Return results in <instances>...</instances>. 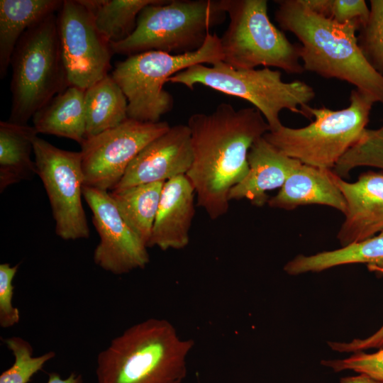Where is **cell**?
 Masks as SVG:
<instances>
[{"instance_id": "cell-33", "label": "cell", "mask_w": 383, "mask_h": 383, "mask_svg": "<svg viewBox=\"0 0 383 383\" xmlns=\"http://www.w3.org/2000/svg\"><path fill=\"white\" fill-rule=\"evenodd\" d=\"M46 383H83V378L82 374L72 372L66 379H62L59 374L52 372Z\"/></svg>"}, {"instance_id": "cell-15", "label": "cell", "mask_w": 383, "mask_h": 383, "mask_svg": "<svg viewBox=\"0 0 383 383\" xmlns=\"http://www.w3.org/2000/svg\"><path fill=\"white\" fill-rule=\"evenodd\" d=\"M335 181L347 205L337 234L341 247L383 231V172H363L351 183L336 174Z\"/></svg>"}, {"instance_id": "cell-7", "label": "cell", "mask_w": 383, "mask_h": 383, "mask_svg": "<svg viewBox=\"0 0 383 383\" xmlns=\"http://www.w3.org/2000/svg\"><path fill=\"white\" fill-rule=\"evenodd\" d=\"M11 65L12 105L9 121L27 124L38 111L68 87L55 13L22 35L13 52Z\"/></svg>"}, {"instance_id": "cell-27", "label": "cell", "mask_w": 383, "mask_h": 383, "mask_svg": "<svg viewBox=\"0 0 383 383\" xmlns=\"http://www.w3.org/2000/svg\"><path fill=\"white\" fill-rule=\"evenodd\" d=\"M11 351L14 362L0 375V383H28L32 377L43 370L45 364L55 356L54 351L33 356V349L28 341L18 336L3 339Z\"/></svg>"}, {"instance_id": "cell-4", "label": "cell", "mask_w": 383, "mask_h": 383, "mask_svg": "<svg viewBox=\"0 0 383 383\" xmlns=\"http://www.w3.org/2000/svg\"><path fill=\"white\" fill-rule=\"evenodd\" d=\"M374 101L353 89L346 108L332 110L306 106L304 116H313L308 126L294 128L284 125L263 138L287 156L308 165L333 170L360 139L369 122Z\"/></svg>"}, {"instance_id": "cell-21", "label": "cell", "mask_w": 383, "mask_h": 383, "mask_svg": "<svg viewBox=\"0 0 383 383\" xmlns=\"http://www.w3.org/2000/svg\"><path fill=\"white\" fill-rule=\"evenodd\" d=\"M38 132L33 126L11 121L0 122V191L36 174L31 160Z\"/></svg>"}, {"instance_id": "cell-13", "label": "cell", "mask_w": 383, "mask_h": 383, "mask_svg": "<svg viewBox=\"0 0 383 383\" xmlns=\"http://www.w3.org/2000/svg\"><path fill=\"white\" fill-rule=\"evenodd\" d=\"M82 195L99 236L95 264L117 275L144 268L150 261L148 248L126 223L109 192L84 185Z\"/></svg>"}, {"instance_id": "cell-5", "label": "cell", "mask_w": 383, "mask_h": 383, "mask_svg": "<svg viewBox=\"0 0 383 383\" xmlns=\"http://www.w3.org/2000/svg\"><path fill=\"white\" fill-rule=\"evenodd\" d=\"M211 65H194L170 77L167 82L183 84L189 89L202 84L246 100L262 113L270 131L283 126L279 118L282 111L304 116V108L316 96L313 87L305 82L283 81L279 70L236 69L223 61Z\"/></svg>"}, {"instance_id": "cell-22", "label": "cell", "mask_w": 383, "mask_h": 383, "mask_svg": "<svg viewBox=\"0 0 383 383\" xmlns=\"http://www.w3.org/2000/svg\"><path fill=\"white\" fill-rule=\"evenodd\" d=\"M356 263L383 268V231L337 250L311 255H298L285 264L284 270L289 275H299Z\"/></svg>"}, {"instance_id": "cell-8", "label": "cell", "mask_w": 383, "mask_h": 383, "mask_svg": "<svg viewBox=\"0 0 383 383\" xmlns=\"http://www.w3.org/2000/svg\"><path fill=\"white\" fill-rule=\"evenodd\" d=\"M223 61L219 37L209 33L199 50L174 55L151 50L128 56L116 63L111 77L128 101V117L143 122H158L174 106L172 96L164 89L170 77L196 64Z\"/></svg>"}, {"instance_id": "cell-19", "label": "cell", "mask_w": 383, "mask_h": 383, "mask_svg": "<svg viewBox=\"0 0 383 383\" xmlns=\"http://www.w3.org/2000/svg\"><path fill=\"white\" fill-rule=\"evenodd\" d=\"M84 92L70 86L38 111L33 116L38 133L67 138L81 145L86 139Z\"/></svg>"}, {"instance_id": "cell-20", "label": "cell", "mask_w": 383, "mask_h": 383, "mask_svg": "<svg viewBox=\"0 0 383 383\" xmlns=\"http://www.w3.org/2000/svg\"><path fill=\"white\" fill-rule=\"evenodd\" d=\"M60 0L0 1V77L4 78L22 35L48 16L58 11Z\"/></svg>"}, {"instance_id": "cell-17", "label": "cell", "mask_w": 383, "mask_h": 383, "mask_svg": "<svg viewBox=\"0 0 383 383\" xmlns=\"http://www.w3.org/2000/svg\"><path fill=\"white\" fill-rule=\"evenodd\" d=\"M245 177L230 191L231 200L248 199L256 206H262L270 198L267 192L281 188L290 174L301 164L278 150L263 137L251 146Z\"/></svg>"}, {"instance_id": "cell-30", "label": "cell", "mask_w": 383, "mask_h": 383, "mask_svg": "<svg viewBox=\"0 0 383 383\" xmlns=\"http://www.w3.org/2000/svg\"><path fill=\"white\" fill-rule=\"evenodd\" d=\"M321 364L335 372L350 370L383 382V348L372 353L357 351L347 358L323 360Z\"/></svg>"}, {"instance_id": "cell-9", "label": "cell", "mask_w": 383, "mask_h": 383, "mask_svg": "<svg viewBox=\"0 0 383 383\" xmlns=\"http://www.w3.org/2000/svg\"><path fill=\"white\" fill-rule=\"evenodd\" d=\"M229 23L220 39L223 62L236 68L277 67L301 74V45L292 43L268 16L266 0H222Z\"/></svg>"}, {"instance_id": "cell-34", "label": "cell", "mask_w": 383, "mask_h": 383, "mask_svg": "<svg viewBox=\"0 0 383 383\" xmlns=\"http://www.w3.org/2000/svg\"><path fill=\"white\" fill-rule=\"evenodd\" d=\"M340 383H383V382L376 379L367 374L359 373L358 375L343 377L340 379Z\"/></svg>"}, {"instance_id": "cell-14", "label": "cell", "mask_w": 383, "mask_h": 383, "mask_svg": "<svg viewBox=\"0 0 383 383\" xmlns=\"http://www.w3.org/2000/svg\"><path fill=\"white\" fill-rule=\"evenodd\" d=\"M192 161L191 133L188 126H171L138 154L113 190L152 182H165L176 177L186 175Z\"/></svg>"}, {"instance_id": "cell-23", "label": "cell", "mask_w": 383, "mask_h": 383, "mask_svg": "<svg viewBox=\"0 0 383 383\" xmlns=\"http://www.w3.org/2000/svg\"><path fill=\"white\" fill-rule=\"evenodd\" d=\"M86 138L113 128L128 118V101L111 75L85 89Z\"/></svg>"}, {"instance_id": "cell-25", "label": "cell", "mask_w": 383, "mask_h": 383, "mask_svg": "<svg viewBox=\"0 0 383 383\" xmlns=\"http://www.w3.org/2000/svg\"><path fill=\"white\" fill-rule=\"evenodd\" d=\"M91 13L95 26L110 44L128 38L140 11L162 0H79Z\"/></svg>"}, {"instance_id": "cell-3", "label": "cell", "mask_w": 383, "mask_h": 383, "mask_svg": "<svg viewBox=\"0 0 383 383\" xmlns=\"http://www.w3.org/2000/svg\"><path fill=\"white\" fill-rule=\"evenodd\" d=\"M194 347L167 320L148 318L113 338L96 359L98 383H181Z\"/></svg>"}, {"instance_id": "cell-29", "label": "cell", "mask_w": 383, "mask_h": 383, "mask_svg": "<svg viewBox=\"0 0 383 383\" xmlns=\"http://www.w3.org/2000/svg\"><path fill=\"white\" fill-rule=\"evenodd\" d=\"M314 13L338 23L357 22L364 26L370 16L365 0H302ZM360 27V28H361Z\"/></svg>"}, {"instance_id": "cell-1", "label": "cell", "mask_w": 383, "mask_h": 383, "mask_svg": "<svg viewBox=\"0 0 383 383\" xmlns=\"http://www.w3.org/2000/svg\"><path fill=\"white\" fill-rule=\"evenodd\" d=\"M187 126L193 161L186 175L197 205L216 220L227 213L231 189L249 171L250 149L270 126L255 107L236 110L227 103L218 104L211 113L192 114Z\"/></svg>"}, {"instance_id": "cell-2", "label": "cell", "mask_w": 383, "mask_h": 383, "mask_svg": "<svg viewBox=\"0 0 383 383\" xmlns=\"http://www.w3.org/2000/svg\"><path fill=\"white\" fill-rule=\"evenodd\" d=\"M274 18L301 45L304 71L353 85L374 103L383 104V77L367 62L356 35L357 22L338 23L311 11L302 0H277Z\"/></svg>"}, {"instance_id": "cell-24", "label": "cell", "mask_w": 383, "mask_h": 383, "mask_svg": "<svg viewBox=\"0 0 383 383\" xmlns=\"http://www.w3.org/2000/svg\"><path fill=\"white\" fill-rule=\"evenodd\" d=\"M165 183L152 182L109 192L126 223L147 248Z\"/></svg>"}, {"instance_id": "cell-6", "label": "cell", "mask_w": 383, "mask_h": 383, "mask_svg": "<svg viewBox=\"0 0 383 383\" xmlns=\"http://www.w3.org/2000/svg\"><path fill=\"white\" fill-rule=\"evenodd\" d=\"M227 16L222 0H162L145 6L134 31L110 46L113 53L128 56L151 50L194 52L204 45L209 30Z\"/></svg>"}, {"instance_id": "cell-26", "label": "cell", "mask_w": 383, "mask_h": 383, "mask_svg": "<svg viewBox=\"0 0 383 383\" xmlns=\"http://www.w3.org/2000/svg\"><path fill=\"white\" fill-rule=\"evenodd\" d=\"M358 167L383 170V125L376 129L366 128L360 139L340 159L333 172L340 177H348Z\"/></svg>"}, {"instance_id": "cell-18", "label": "cell", "mask_w": 383, "mask_h": 383, "mask_svg": "<svg viewBox=\"0 0 383 383\" xmlns=\"http://www.w3.org/2000/svg\"><path fill=\"white\" fill-rule=\"evenodd\" d=\"M332 170L301 163L267 204L271 208L284 210L309 204L325 205L345 214L347 205Z\"/></svg>"}, {"instance_id": "cell-28", "label": "cell", "mask_w": 383, "mask_h": 383, "mask_svg": "<svg viewBox=\"0 0 383 383\" xmlns=\"http://www.w3.org/2000/svg\"><path fill=\"white\" fill-rule=\"evenodd\" d=\"M359 48L370 65L383 77V0L370 1V16L359 29Z\"/></svg>"}, {"instance_id": "cell-32", "label": "cell", "mask_w": 383, "mask_h": 383, "mask_svg": "<svg viewBox=\"0 0 383 383\" xmlns=\"http://www.w3.org/2000/svg\"><path fill=\"white\" fill-rule=\"evenodd\" d=\"M369 270L378 272L383 274V268L374 266L367 267ZM329 347L340 353H355L365 351L368 349L383 348V325L373 334L363 339H354L350 342H333L328 343Z\"/></svg>"}, {"instance_id": "cell-31", "label": "cell", "mask_w": 383, "mask_h": 383, "mask_svg": "<svg viewBox=\"0 0 383 383\" xmlns=\"http://www.w3.org/2000/svg\"><path fill=\"white\" fill-rule=\"evenodd\" d=\"M18 268V265H0V326L3 328L12 327L20 320V312L12 304L14 289L12 282Z\"/></svg>"}, {"instance_id": "cell-12", "label": "cell", "mask_w": 383, "mask_h": 383, "mask_svg": "<svg viewBox=\"0 0 383 383\" xmlns=\"http://www.w3.org/2000/svg\"><path fill=\"white\" fill-rule=\"evenodd\" d=\"M62 60L68 87L87 89L108 74L112 50L79 0H65L57 14Z\"/></svg>"}, {"instance_id": "cell-11", "label": "cell", "mask_w": 383, "mask_h": 383, "mask_svg": "<svg viewBox=\"0 0 383 383\" xmlns=\"http://www.w3.org/2000/svg\"><path fill=\"white\" fill-rule=\"evenodd\" d=\"M170 127L167 121L128 118L113 128L86 138L80 145L84 185L113 190L138 154Z\"/></svg>"}, {"instance_id": "cell-16", "label": "cell", "mask_w": 383, "mask_h": 383, "mask_svg": "<svg viewBox=\"0 0 383 383\" xmlns=\"http://www.w3.org/2000/svg\"><path fill=\"white\" fill-rule=\"evenodd\" d=\"M195 191L187 175L165 182L148 248L180 250L189 243V230L195 214Z\"/></svg>"}, {"instance_id": "cell-10", "label": "cell", "mask_w": 383, "mask_h": 383, "mask_svg": "<svg viewBox=\"0 0 383 383\" xmlns=\"http://www.w3.org/2000/svg\"><path fill=\"white\" fill-rule=\"evenodd\" d=\"M33 153L36 174L51 206L56 234L67 240L88 238L89 228L82 201L84 176L81 152L58 148L36 136Z\"/></svg>"}]
</instances>
